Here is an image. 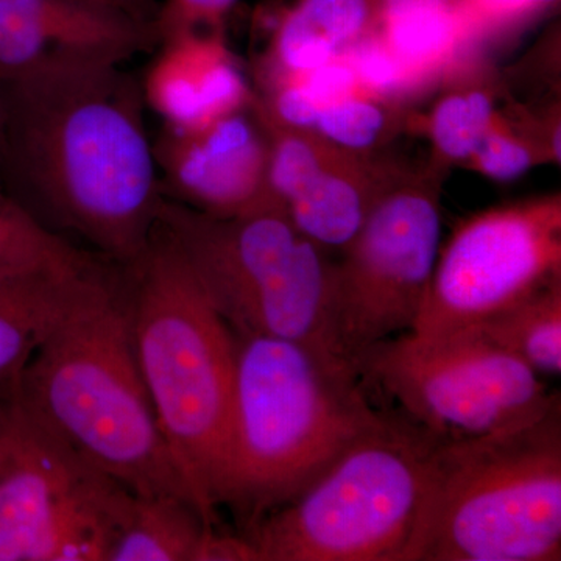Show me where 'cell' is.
Here are the masks:
<instances>
[{
  "mask_svg": "<svg viewBox=\"0 0 561 561\" xmlns=\"http://www.w3.org/2000/svg\"><path fill=\"white\" fill-rule=\"evenodd\" d=\"M133 348L154 415L205 522L214 504L234 386V334L160 221L124 265Z\"/></svg>",
  "mask_w": 561,
  "mask_h": 561,
  "instance_id": "obj_4",
  "label": "cell"
},
{
  "mask_svg": "<svg viewBox=\"0 0 561 561\" xmlns=\"http://www.w3.org/2000/svg\"><path fill=\"white\" fill-rule=\"evenodd\" d=\"M559 280L560 192L483 209L442 243L412 332L467 330Z\"/></svg>",
  "mask_w": 561,
  "mask_h": 561,
  "instance_id": "obj_11",
  "label": "cell"
},
{
  "mask_svg": "<svg viewBox=\"0 0 561 561\" xmlns=\"http://www.w3.org/2000/svg\"><path fill=\"white\" fill-rule=\"evenodd\" d=\"M210 529L194 502L175 494H136L130 518L106 561H197Z\"/></svg>",
  "mask_w": 561,
  "mask_h": 561,
  "instance_id": "obj_19",
  "label": "cell"
},
{
  "mask_svg": "<svg viewBox=\"0 0 561 561\" xmlns=\"http://www.w3.org/2000/svg\"><path fill=\"white\" fill-rule=\"evenodd\" d=\"M140 496L195 502L162 435L133 348L124 265L39 343L0 394Z\"/></svg>",
  "mask_w": 561,
  "mask_h": 561,
  "instance_id": "obj_3",
  "label": "cell"
},
{
  "mask_svg": "<svg viewBox=\"0 0 561 561\" xmlns=\"http://www.w3.org/2000/svg\"><path fill=\"white\" fill-rule=\"evenodd\" d=\"M239 0H162L154 18L160 44L187 33H227Z\"/></svg>",
  "mask_w": 561,
  "mask_h": 561,
  "instance_id": "obj_25",
  "label": "cell"
},
{
  "mask_svg": "<svg viewBox=\"0 0 561 561\" xmlns=\"http://www.w3.org/2000/svg\"><path fill=\"white\" fill-rule=\"evenodd\" d=\"M561 560V401L518 426L440 442L405 561Z\"/></svg>",
  "mask_w": 561,
  "mask_h": 561,
  "instance_id": "obj_5",
  "label": "cell"
},
{
  "mask_svg": "<svg viewBox=\"0 0 561 561\" xmlns=\"http://www.w3.org/2000/svg\"><path fill=\"white\" fill-rule=\"evenodd\" d=\"M3 117H5V91H3L2 80H0V136H2Z\"/></svg>",
  "mask_w": 561,
  "mask_h": 561,
  "instance_id": "obj_28",
  "label": "cell"
},
{
  "mask_svg": "<svg viewBox=\"0 0 561 561\" xmlns=\"http://www.w3.org/2000/svg\"><path fill=\"white\" fill-rule=\"evenodd\" d=\"M135 497L0 398V561H106Z\"/></svg>",
  "mask_w": 561,
  "mask_h": 561,
  "instance_id": "obj_9",
  "label": "cell"
},
{
  "mask_svg": "<svg viewBox=\"0 0 561 561\" xmlns=\"http://www.w3.org/2000/svg\"><path fill=\"white\" fill-rule=\"evenodd\" d=\"M254 88L308 72L379 31V0H289L264 11Z\"/></svg>",
  "mask_w": 561,
  "mask_h": 561,
  "instance_id": "obj_15",
  "label": "cell"
},
{
  "mask_svg": "<svg viewBox=\"0 0 561 561\" xmlns=\"http://www.w3.org/2000/svg\"><path fill=\"white\" fill-rule=\"evenodd\" d=\"M559 2L560 0H456L468 55L472 60L489 58L493 49L522 35L531 24L556 10Z\"/></svg>",
  "mask_w": 561,
  "mask_h": 561,
  "instance_id": "obj_23",
  "label": "cell"
},
{
  "mask_svg": "<svg viewBox=\"0 0 561 561\" xmlns=\"http://www.w3.org/2000/svg\"><path fill=\"white\" fill-rule=\"evenodd\" d=\"M164 197L214 217L279 206L268 190V139L253 103L195 128L162 125L153 142Z\"/></svg>",
  "mask_w": 561,
  "mask_h": 561,
  "instance_id": "obj_12",
  "label": "cell"
},
{
  "mask_svg": "<svg viewBox=\"0 0 561 561\" xmlns=\"http://www.w3.org/2000/svg\"><path fill=\"white\" fill-rule=\"evenodd\" d=\"M158 221L232 334L297 342L348 364L332 334L335 262L280 206L214 217L162 197Z\"/></svg>",
  "mask_w": 561,
  "mask_h": 561,
  "instance_id": "obj_6",
  "label": "cell"
},
{
  "mask_svg": "<svg viewBox=\"0 0 561 561\" xmlns=\"http://www.w3.org/2000/svg\"><path fill=\"white\" fill-rule=\"evenodd\" d=\"M102 260L41 224L0 183V276L70 275Z\"/></svg>",
  "mask_w": 561,
  "mask_h": 561,
  "instance_id": "obj_20",
  "label": "cell"
},
{
  "mask_svg": "<svg viewBox=\"0 0 561 561\" xmlns=\"http://www.w3.org/2000/svg\"><path fill=\"white\" fill-rule=\"evenodd\" d=\"M379 35L423 98L472 61L456 0H379Z\"/></svg>",
  "mask_w": 561,
  "mask_h": 561,
  "instance_id": "obj_17",
  "label": "cell"
},
{
  "mask_svg": "<svg viewBox=\"0 0 561 561\" xmlns=\"http://www.w3.org/2000/svg\"><path fill=\"white\" fill-rule=\"evenodd\" d=\"M502 79L490 60L467 62L437 90L426 114H411L409 131L431 142L430 161L438 168L463 165L479 146L497 113Z\"/></svg>",
  "mask_w": 561,
  "mask_h": 561,
  "instance_id": "obj_18",
  "label": "cell"
},
{
  "mask_svg": "<svg viewBox=\"0 0 561 561\" xmlns=\"http://www.w3.org/2000/svg\"><path fill=\"white\" fill-rule=\"evenodd\" d=\"M402 162L341 149L284 208L297 230L324 250H343L357 234Z\"/></svg>",
  "mask_w": 561,
  "mask_h": 561,
  "instance_id": "obj_16",
  "label": "cell"
},
{
  "mask_svg": "<svg viewBox=\"0 0 561 561\" xmlns=\"http://www.w3.org/2000/svg\"><path fill=\"white\" fill-rule=\"evenodd\" d=\"M55 328L25 313L0 312V394L16 381L39 343Z\"/></svg>",
  "mask_w": 561,
  "mask_h": 561,
  "instance_id": "obj_26",
  "label": "cell"
},
{
  "mask_svg": "<svg viewBox=\"0 0 561 561\" xmlns=\"http://www.w3.org/2000/svg\"><path fill=\"white\" fill-rule=\"evenodd\" d=\"M548 162H552L548 151L507 119L500 108L463 168L486 179L507 183Z\"/></svg>",
  "mask_w": 561,
  "mask_h": 561,
  "instance_id": "obj_24",
  "label": "cell"
},
{
  "mask_svg": "<svg viewBox=\"0 0 561 561\" xmlns=\"http://www.w3.org/2000/svg\"><path fill=\"white\" fill-rule=\"evenodd\" d=\"M368 394L437 440L482 437L537 419L560 400L542 376L468 328L412 331L371 346L356 362Z\"/></svg>",
  "mask_w": 561,
  "mask_h": 561,
  "instance_id": "obj_8",
  "label": "cell"
},
{
  "mask_svg": "<svg viewBox=\"0 0 561 561\" xmlns=\"http://www.w3.org/2000/svg\"><path fill=\"white\" fill-rule=\"evenodd\" d=\"M438 443L386 411L308 489L241 534L254 561H405Z\"/></svg>",
  "mask_w": 561,
  "mask_h": 561,
  "instance_id": "obj_7",
  "label": "cell"
},
{
  "mask_svg": "<svg viewBox=\"0 0 561 561\" xmlns=\"http://www.w3.org/2000/svg\"><path fill=\"white\" fill-rule=\"evenodd\" d=\"M153 54L140 84L146 105L164 125L202 127L254 101L227 33H187L164 41Z\"/></svg>",
  "mask_w": 561,
  "mask_h": 561,
  "instance_id": "obj_14",
  "label": "cell"
},
{
  "mask_svg": "<svg viewBox=\"0 0 561 561\" xmlns=\"http://www.w3.org/2000/svg\"><path fill=\"white\" fill-rule=\"evenodd\" d=\"M160 46L154 25L102 0H0V80L73 66L125 65Z\"/></svg>",
  "mask_w": 561,
  "mask_h": 561,
  "instance_id": "obj_13",
  "label": "cell"
},
{
  "mask_svg": "<svg viewBox=\"0 0 561 561\" xmlns=\"http://www.w3.org/2000/svg\"><path fill=\"white\" fill-rule=\"evenodd\" d=\"M468 330V328H467ZM541 376L561 373V280L472 327Z\"/></svg>",
  "mask_w": 561,
  "mask_h": 561,
  "instance_id": "obj_21",
  "label": "cell"
},
{
  "mask_svg": "<svg viewBox=\"0 0 561 561\" xmlns=\"http://www.w3.org/2000/svg\"><path fill=\"white\" fill-rule=\"evenodd\" d=\"M379 408L348 364L283 339L234 335V386L214 504L239 534L308 489Z\"/></svg>",
  "mask_w": 561,
  "mask_h": 561,
  "instance_id": "obj_2",
  "label": "cell"
},
{
  "mask_svg": "<svg viewBox=\"0 0 561 561\" xmlns=\"http://www.w3.org/2000/svg\"><path fill=\"white\" fill-rule=\"evenodd\" d=\"M102 2L128 14L133 20L151 25H154V18L160 7L158 0H102Z\"/></svg>",
  "mask_w": 561,
  "mask_h": 561,
  "instance_id": "obj_27",
  "label": "cell"
},
{
  "mask_svg": "<svg viewBox=\"0 0 561 561\" xmlns=\"http://www.w3.org/2000/svg\"><path fill=\"white\" fill-rule=\"evenodd\" d=\"M448 172L402 164L335 262L332 334L354 370L365 351L415 327L442 247Z\"/></svg>",
  "mask_w": 561,
  "mask_h": 561,
  "instance_id": "obj_10",
  "label": "cell"
},
{
  "mask_svg": "<svg viewBox=\"0 0 561 561\" xmlns=\"http://www.w3.org/2000/svg\"><path fill=\"white\" fill-rule=\"evenodd\" d=\"M411 114L412 110L359 90L321 110L313 131L342 149L376 153L409 131Z\"/></svg>",
  "mask_w": 561,
  "mask_h": 561,
  "instance_id": "obj_22",
  "label": "cell"
},
{
  "mask_svg": "<svg viewBox=\"0 0 561 561\" xmlns=\"http://www.w3.org/2000/svg\"><path fill=\"white\" fill-rule=\"evenodd\" d=\"M2 83L0 183L62 238L116 264L135 261L164 197L139 77L90 65Z\"/></svg>",
  "mask_w": 561,
  "mask_h": 561,
  "instance_id": "obj_1",
  "label": "cell"
}]
</instances>
